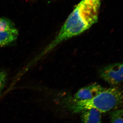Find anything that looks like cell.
I'll use <instances>...</instances> for the list:
<instances>
[{
	"instance_id": "4",
	"label": "cell",
	"mask_w": 123,
	"mask_h": 123,
	"mask_svg": "<svg viewBox=\"0 0 123 123\" xmlns=\"http://www.w3.org/2000/svg\"><path fill=\"white\" fill-rule=\"evenodd\" d=\"M105 89L97 83L86 86L79 90L74 95V101L89 100L96 97Z\"/></svg>"
},
{
	"instance_id": "8",
	"label": "cell",
	"mask_w": 123,
	"mask_h": 123,
	"mask_svg": "<svg viewBox=\"0 0 123 123\" xmlns=\"http://www.w3.org/2000/svg\"><path fill=\"white\" fill-rule=\"evenodd\" d=\"M123 109L113 111L110 114L111 123H123Z\"/></svg>"
},
{
	"instance_id": "2",
	"label": "cell",
	"mask_w": 123,
	"mask_h": 123,
	"mask_svg": "<svg viewBox=\"0 0 123 123\" xmlns=\"http://www.w3.org/2000/svg\"><path fill=\"white\" fill-rule=\"evenodd\" d=\"M123 104V91L117 87L106 89L92 99L84 101H74L69 105L73 112L78 113L85 109L94 108L101 113L118 108Z\"/></svg>"
},
{
	"instance_id": "5",
	"label": "cell",
	"mask_w": 123,
	"mask_h": 123,
	"mask_svg": "<svg viewBox=\"0 0 123 123\" xmlns=\"http://www.w3.org/2000/svg\"><path fill=\"white\" fill-rule=\"evenodd\" d=\"M81 123H101L102 113L94 108L85 109L80 111Z\"/></svg>"
},
{
	"instance_id": "6",
	"label": "cell",
	"mask_w": 123,
	"mask_h": 123,
	"mask_svg": "<svg viewBox=\"0 0 123 123\" xmlns=\"http://www.w3.org/2000/svg\"><path fill=\"white\" fill-rule=\"evenodd\" d=\"M18 31L16 28L0 32V47L10 44L17 38Z\"/></svg>"
},
{
	"instance_id": "1",
	"label": "cell",
	"mask_w": 123,
	"mask_h": 123,
	"mask_svg": "<svg viewBox=\"0 0 123 123\" xmlns=\"http://www.w3.org/2000/svg\"><path fill=\"white\" fill-rule=\"evenodd\" d=\"M102 0H81L77 5L53 41L44 49L42 57L61 43L84 33L97 22Z\"/></svg>"
},
{
	"instance_id": "7",
	"label": "cell",
	"mask_w": 123,
	"mask_h": 123,
	"mask_svg": "<svg viewBox=\"0 0 123 123\" xmlns=\"http://www.w3.org/2000/svg\"><path fill=\"white\" fill-rule=\"evenodd\" d=\"M12 22L7 18H0V32L6 31L15 29Z\"/></svg>"
},
{
	"instance_id": "3",
	"label": "cell",
	"mask_w": 123,
	"mask_h": 123,
	"mask_svg": "<svg viewBox=\"0 0 123 123\" xmlns=\"http://www.w3.org/2000/svg\"><path fill=\"white\" fill-rule=\"evenodd\" d=\"M123 68L122 63L111 64L102 69L99 75L104 81L112 85H117L123 81Z\"/></svg>"
},
{
	"instance_id": "9",
	"label": "cell",
	"mask_w": 123,
	"mask_h": 123,
	"mask_svg": "<svg viewBox=\"0 0 123 123\" xmlns=\"http://www.w3.org/2000/svg\"><path fill=\"white\" fill-rule=\"evenodd\" d=\"M7 80V75L6 72L0 70V95L2 93Z\"/></svg>"
}]
</instances>
